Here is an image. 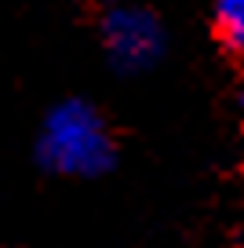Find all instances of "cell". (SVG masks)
Segmentation results:
<instances>
[{
  "label": "cell",
  "mask_w": 244,
  "mask_h": 248,
  "mask_svg": "<svg viewBox=\"0 0 244 248\" xmlns=\"http://www.w3.org/2000/svg\"><path fill=\"white\" fill-rule=\"evenodd\" d=\"M37 157L47 171L73 179L106 175L117 161V146L102 113L84 99H66L47 109L37 139Z\"/></svg>",
  "instance_id": "1"
},
{
  "label": "cell",
  "mask_w": 244,
  "mask_h": 248,
  "mask_svg": "<svg viewBox=\"0 0 244 248\" xmlns=\"http://www.w3.org/2000/svg\"><path fill=\"white\" fill-rule=\"evenodd\" d=\"M102 47L121 77L150 73L168 47L164 22L142 4H109L102 11Z\"/></svg>",
  "instance_id": "2"
},
{
  "label": "cell",
  "mask_w": 244,
  "mask_h": 248,
  "mask_svg": "<svg viewBox=\"0 0 244 248\" xmlns=\"http://www.w3.org/2000/svg\"><path fill=\"white\" fill-rule=\"evenodd\" d=\"M215 30L229 51L244 55V0H215Z\"/></svg>",
  "instance_id": "3"
},
{
  "label": "cell",
  "mask_w": 244,
  "mask_h": 248,
  "mask_svg": "<svg viewBox=\"0 0 244 248\" xmlns=\"http://www.w3.org/2000/svg\"><path fill=\"white\" fill-rule=\"evenodd\" d=\"M237 102H241V106H244V88H241V92H237Z\"/></svg>",
  "instance_id": "4"
}]
</instances>
